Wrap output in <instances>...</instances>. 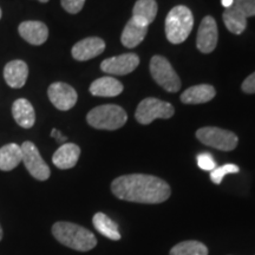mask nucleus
Masks as SVG:
<instances>
[{
    "label": "nucleus",
    "instance_id": "21",
    "mask_svg": "<svg viewBox=\"0 0 255 255\" xmlns=\"http://www.w3.org/2000/svg\"><path fill=\"white\" fill-rule=\"evenodd\" d=\"M157 14V2L155 0H138L132 8V18L149 26Z\"/></svg>",
    "mask_w": 255,
    "mask_h": 255
},
{
    "label": "nucleus",
    "instance_id": "26",
    "mask_svg": "<svg viewBox=\"0 0 255 255\" xmlns=\"http://www.w3.org/2000/svg\"><path fill=\"white\" fill-rule=\"evenodd\" d=\"M245 17H255V0H234L233 4Z\"/></svg>",
    "mask_w": 255,
    "mask_h": 255
},
{
    "label": "nucleus",
    "instance_id": "14",
    "mask_svg": "<svg viewBox=\"0 0 255 255\" xmlns=\"http://www.w3.org/2000/svg\"><path fill=\"white\" fill-rule=\"evenodd\" d=\"M28 77V66L24 60H12L4 68V78L6 84L13 89H20L25 85Z\"/></svg>",
    "mask_w": 255,
    "mask_h": 255
},
{
    "label": "nucleus",
    "instance_id": "33",
    "mask_svg": "<svg viewBox=\"0 0 255 255\" xmlns=\"http://www.w3.org/2000/svg\"><path fill=\"white\" fill-rule=\"evenodd\" d=\"M38 1H39V2H47L49 0H38Z\"/></svg>",
    "mask_w": 255,
    "mask_h": 255
},
{
    "label": "nucleus",
    "instance_id": "31",
    "mask_svg": "<svg viewBox=\"0 0 255 255\" xmlns=\"http://www.w3.org/2000/svg\"><path fill=\"white\" fill-rule=\"evenodd\" d=\"M221 2L226 8H228V7H232L233 4H234V0H221Z\"/></svg>",
    "mask_w": 255,
    "mask_h": 255
},
{
    "label": "nucleus",
    "instance_id": "32",
    "mask_svg": "<svg viewBox=\"0 0 255 255\" xmlns=\"http://www.w3.org/2000/svg\"><path fill=\"white\" fill-rule=\"evenodd\" d=\"M2 240V228H1V226H0V241Z\"/></svg>",
    "mask_w": 255,
    "mask_h": 255
},
{
    "label": "nucleus",
    "instance_id": "30",
    "mask_svg": "<svg viewBox=\"0 0 255 255\" xmlns=\"http://www.w3.org/2000/svg\"><path fill=\"white\" fill-rule=\"evenodd\" d=\"M51 136H52L53 138H56L57 141L60 142V143L66 141V137L63 136L62 132H60L59 130H57V129H52V131H51Z\"/></svg>",
    "mask_w": 255,
    "mask_h": 255
},
{
    "label": "nucleus",
    "instance_id": "5",
    "mask_svg": "<svg viewBox=\"0 0 255 255\" xmlns=\"http://www.w3.org/2000/svg\"><path fill=\"white\" fill-rule=\"evenodd\" d=\"M196 137L203 144L223 151L234 150L239 142L234 132L215 127L201 128L196 131Z\"/></svg>",
    "mask_w": 255,
    "mask_h": 255
},
{
    "label": "nucleus",
    "instance_id": "11",
    "mask_svg": "<svg viewBox=\"0 0 255 255\" xmlns=\"http://www.w3.org/2000/svg\"><path fill=\"white\" fill-rule=\"evenodd\" d=\"M218 44V25L215 19L210 15L203 18L197 32L196 45L201 52L210 53Z\"/></svg>",
    "mask_w": 255,
    "mask_h": 255
},
{
    "label": "nucleus",
    "instance_id": "17",
    "mask_svg": "<svg viewBox=\"0 0 255 255\" xmlns=\"http://www.w3.org/2000/svg\"><path fill=\"white\" fill-rule=\"evenodd\" d=\"M146 32H148V26L131 18L124 27L121 40L128 49H132V47H136L142 43L145 38Z\"/></svg>",
    "mask_w": 255,
    "mask_h": 255
},
{
    "label": "nucleus",
    "instance_id": "6",
    "mask_svg": "<svg viewBox=\"0 0 255 255\" xmlns=\"http://www.w3.org/2000/svg\"><path fill=\"white\" fill-rule=\"evenodd\" d=\"M150 73L156 83L169 92H176L181 88V81L177 73L167 58L154 56L150 60Z\"/></svg>",
    "mask_w": 255,
    "mask_h": 255
},
{
    "label": "nucleus",
    "instance_id": "20",
    "mask_svg": "<svg viewBox=\"0 0 255 255\" xmlns=\"http://www.w3.org/2000/svg\"><path fill=\"white\" fill-rule=\"evenodd\" d=\"M21 146L15 143H8L0 148V170L11 171L21 162Z\"/></svg>",
    "mask_w": 255,
    "mask_h": 255
},
{
    "label": "nucleus",
    "instance_id": "4",
    "mask_svg": "<svg viewBox=\"0 0 255 255\" xmlns=\"http://www.w3.org/2000/svg\"><path fill=\"white\" fill-rule=\"evenodd\" d=\"M88 123L100 130H116L127 123L128 116L123 108L115 104H105L92 109L87 116Z\"/></svg>",
    "mask_w": 255,
    "mask_h": 255
},
{
    "label": "nucleus",
    "instance_id": "3",
    "mask_svg": "<svg viewBox=\"0 0 255 255\" xmlns=\"http://www.w3.org/2000/svg\"><path fill=\"white\" fill-rule=\"evenodd\" d=\"M193 26V14L187 6H175L165 18V34L173 44L183 43L190 34Z\"/></svg>",
    "mask_w": 255,
    "mask_h": 255
},
{
    "label": "nucleus",
    "instance_id": "15",
    "mask_svg": "<svg viewBox=\"0 0 255 255\" xmlns=\"http://www.w3.org/2000/svg\"><path fill=\"white\" fill-rule=\"evenodd\" d=\"M81 148L75 143H64L52 156V162L59 169H71L77 164Z\"/></svg>",
    "mask_w": 255,
    "mask_h": 255
},
{
    "label": "nucleus",
    "instance_id": "29",
    "mask_svg": "<svg viewBox=\"0 0 255 255\" xmlns=\"http://www.w3.org/2000/svg\"><path fill=\"white\" fill-rule=\"evenodd\" d=\"M242 90L246 94H255V72L245 79V82L242 83Z\"/></svg>",
    "mask_w": 255,
    "mask_h": 255
},
{
    "label": "nucleus",
    "instance_id": "12",
    "mask_svg": "<svg viewBox=\"0 0 255 255\" xmlns=\"http://www.w3.org/2000/svg\"><path fill=\"white\" fill-rule=\"evenodd\" d=\"M105 50V43L98 37L85 38L73 45L71 53L72 57L78 62L90 60L95 57L100 56Z\"/></svg>",
    "mask_w": 255,
    "mask_h": 255
},
{
    "label": "nucleus",
    "instance_id": "13",
    "mask_svg": "<svg viewBox=\"0 0 255 255\" xmlns=\"http://www.w3.org/2000/svg\"><path fill=\"white\" fill-rule=\"evenodd\" d=\"M20 37L31 45H41L49 38V28L44 23L37 20L23 21L18 26Z\"/></svg>",
    "mask_w": 255,
    "mask_h": 255
},
{
    "label": "nucleus",
    "instance_id": "22",
    "mask_svg": "<svg viewBox=\"0 0 255 255\" xmlns=\"http://www.w3.org/2000/svg\"><path fill=\"white\" fill-rule=\"evenodd\" d=\"M92 223H94V227L97 229V232L101 233L103 237L114 241L121 240L119 226L109 216L103 214V213H96L92 218Z\"/></svg>",
    "mask_w": 255,
    "mask_h": 255
},
{
    "label": "nucleus",
    "instance_id": "10",
    "mask_svg": "<svg viewBox=\"0 0 255 255\" xmlns=\"http://www.w3.org/2000/svg\"><path fill=\"white\" fill-rule=\"evenodd\" d=\"M139 64L138 56L135 53H126L117 57H111L102 62L101 69L103 72L115 76H124L132 72Z\"/></svg>",
    "mask_w": 255,
    "mask_h": 255
},
{
    "label": "nucleus",
    "instance_id": "27",
    "mask_svg": "<svg viewBox=\"0 0 255 255\" xmlns=\"http://www.w3.org/2000/svg\"><path fill=\"white\" fill-rule=\"evenodd\" d=\"M197 165L206 171H212L216 168V162L209 152H202L197 156Z\"/></svg>",
    "mask_w": 255,
    "mask_h": 255
},
{
    "label": "nucleus",
    "instance_id": "9",
    "mask_svg": "<svg viewBox=\"0 0 255 255\" xmlns=\"http://www.w3.org/2000/svg\"><path fill=\"white\" fill-rule=\"evenodd\" d=\"M47 95L52 103L58 110L68 111L77 103V92L71 85L63 82H56L47 89Z\"/></svg>",
    "mask_w": 255,
    "mask_h": 255
},
{
    "label": "nucleus",
    "instance_id": "1",
    "mask_svg": "<svg viewBox=\"0 0 255 255\" xmlns=\"http://www.w3.org/2000/svg\"><path fill=\"white\" fill-rule=\"evenodd\" d=\"M111 191L120 200L136 203H162L170 196V187L162 178L151 175L131 174L117 177Z\"/></svg>",
    "mask_w": 255,
    "mask_h": 255
},
{
    "label": "nucleus",
    "instance_id": "24",
    "mask_svg": "<svg viewBox=\"0 0 255 255\" xmlns=\"http://www.w3.org/2000/svg\"><path fill=\"white\" fill-rule=\"evenodd\" d=\"M169 255H208V248L199 241H183L171 248Z\"/></svg>",
    "mask_w": 255,
    "mask_h": 255
},
{
    "label": "nucleus",
    "instance_id": "7",
    "mask_svg": "<svg viewBox=\"0 0 255 255\" xmlns=\"http://www.w3.org/2000/svg\"><path fill=\"white\" fill-rule=\"evenodd\" d=\"M175 114L173 105L157 98H145L137 107L135 117L141 124H150L156 119H170Z\"/></svg>",
    "mask_w": 255,
    "mask_h": 255
},
{
    "label": "nucleus",
    "instance_id": "2",
    "mask_svg": "<svg viewBox=\"0 0 255 255\" xmlns=\"http://www.w3.org/2000/svg\"><path fill=\"white\" fill-rule=\"evenodd\" d=\"M52 235L64 246L79 252L91 251L97 245L94 233L72 222H56L52 226Z\"/></svg>",
    "mask_w": 255,
    "mask_h": 255
},
{
    "label": "nucleus",
    "instance_id": "25",
    "mask_svg": "<svg viewBox=\"0 0 255 255\" xmlns=\"http://www.w3.org/2000/svg\"><path fill=\"white\" fill-rule=\"evenodd\" d=\"M240 171V168L237 164H223L221 167H216L214 170L210 171V180L215 184H220L222 182L223 177L228 174H237Z\"/></svg>",
    "mask_w": 255,
    "mask_h": 255
},
{
    "label": "nucleus",
    "instance_id": "34",
    "mask_svg": "<svg viewBox=\"0 0 255 255\" xmlns=\"http://www.w3.org/2000/svg\"><path fill=\"white\" fill-rule=\"evenodd\" d=\"M2 17V12H1V8H0V19Z\"/></svg>",
    "mask_w": 255,
    "mask_h": 255
},
{
    "label": "nucleus",
    "instance_id": "16",
    "mask_svg": "<svg viewBox=\"0 0 255 255\" xmlns=\"http://www.w3.org/2000/svg\"><path fill=\"white\" fill-rule=\"evenodd\" d=\"M12 116L15 123L24 129H30L36 122V113L32 104L25 98H19L12 104Z\"/></svg>",
    "mask_w": 255,
    "mask_h": 255
},
{
    "label": "nucleus",
    "instance_id": "18",
    "mask_svg": "<svg viewBox=\"0 0 255 255\" xmlns=\"http://www.w3.org/2000/svg\"><path fill=\"white\" fill-rule=\"evenodd\" d=\"M122 83L113 77L98 78L90 85L91 95L97 96V97H116L122 94Z\"/></svg>",
    "mask_w": 255,
    "mask_h": 255
},
{
    "label": "nucleus",
    "instance_id": "23",
    "mask_svg": "<svg viewBox=\"0 0 255 255\" xmlns=\"http://www.w3.org/2000/svg\"><path fill=\"white\" fill-rule=\"evenodd\" d=\"M223 21H225L226 27L234 34H241L242 32L246 30L247 18L234 6L225 9Z\"/></svg>",
    "mask_w": 255,
    "mask_h": 255
},
{
    "label": "nucleus",
    "instance_id": "8",
    "mask_svg": "<svg viewBox=\"0 0 255 255\" xmlns=\"http://www.w3.org/2000/svg\"><path fill=\"white\" fill-rule=\"evenodd\" d=\"M21 146V162L25 164L31 176H33L38 181H46L50 177L51 171L49 165L41 157L39 150L34 143L30 141L24 142Z\"/></svg>",
    "mask_w": 255,
    "mask_h": 255
},
{
    "label": "nucleus",
    "instance_id": "19",
    "mask_svg": "<svg viewBox=\"0 0 255 255\" xmlns=\"http://www.w3.org/2000/svg\"><path fill=\"white\" fill-rule=\"evenodd\" d=\"M215 89L214 87L209 84H201L195 85L187 89L181 95V101L184 104H201L207 103V102L212 101L215 97Z\"/></svg>",
    "mask_w": 255,
    "mask_h": 255
},
{
    "label": "nucleus",
    "instance_id": "28",
    "mask_svg": "<svg viewBox=\"0 0 255 255\" xmlns=\"http://www.w3.org/2000/svg\"><path fill=\"white\" fill-rule=\"evenodd\" d=\"M63 8L70 14H76L82 11L85 0H60Z\"/></svg>",
    "mask_w": 255,
    "mask_h": 255
}]
</instances>
